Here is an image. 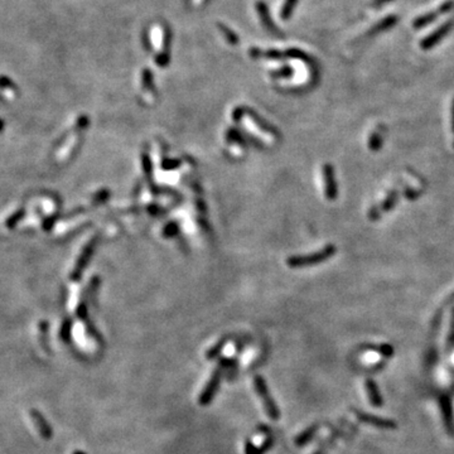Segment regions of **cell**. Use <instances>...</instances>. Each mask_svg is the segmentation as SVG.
<instances>
[{
	"mask_svg": "<svg viewBox=\"0 0 454 454\" xmlns=\"http://www.w3.org/2000/svg\"><path fill=\"white\" fill-rule=\"evenodd\" d=\"M382 145V138L379 132H372L371 137L368 138V148L371 150H378Z\"/></svg>",
	"mask_w": 454,
	"mask_h": 454,
	"instance_id": "15",
	"label": "cell"
},
{
	"mask_svg": "<svg viewBox=\"0 0 454 454\" xmlns=\"http://www.w3.org/2000/svg\"><path fill=\"white\" fill-rule=\"evenodd\" d=\"M297 3H298V0H285V3H284L280 12V17L283 18V19H288V18L293 14Z\"/></svg>",
	"mask_w": 454,
	"mask_h": 454,
	"instance_id": "13",
	"label": "cell"
},
{
	"mask_svg": "<svg viewBox=\"0 0 454 454\" xmlns=\"http://www.w3.org/2000/svg\"><path fill=\"white\" fill-rule=\"evenodd\" d=\"M336 248L332 245L327 246L323 250L315 252V254L309 255V256H296L290 257L288 260V264L293 268H301V266H309V265L319 264L321 261H325V260L329 259L332 255H334Z\"/></svg>",
	"mask_w": 454,
	"mask_h": 454,
	"instance_id": "3",
	"label": "cell"
},
{
	"mask_svg": "<svg viewBox=\"0 0 454 454\" xmlns=\"http://www.w3.org/2000/svg\"><path fill=\"white\" fill-rule=\"evenodd\" d=\"M228 365H230V361L224 360L220 362L219 366H217L216 370H215V372L212 373L211 379H209L208 384H207V386L204 387L203 392L201 394V397H200L201 405H208L209 402L213 399L215 394H216L217 389H219V384H220V380H221L222 373H224L225 368H226Z\"/></svg>",
	"mask_w": 454,
	"mask_h": 454,
	"instance_id": "2",
	"label": "cell"
},
{
	"mask_svg": "<svg viewBox=\"0 0 454 454\" xmlns=\"http://www.w3.org/2000/svg\"><path fill=\"white\" fill-rule=\"evenodd\" d=\"M453 26H454V17L450 18L448 22L443 23L442 25L438 26L434 32H432V33L428 34L425 38L421 39L420 47L425 50L432 49L433 47L437 46V44L439 43L443 38H445V37L450 33V31L453 29Z\"/></svg>",
	"mask_w": 454,
	"mask_h": 454,
	"instance_id": "4",
	"label": "cell"
},
{
	"mask_svg": "<svg viewBox=\"0 0 454 454\" xmlns=\"http://www.w3.org/2000/svg\"><path fill=\"white\" fill-rule=\"evenodd\" d=\"M32 418H33V421L36 423V426L38 428L42 437H43L44 439H50V438H52V429L49 428L43 416H42L38 411L32 410Z\"/></svg>",
	"mask_w": 454,
	"mask_h": 454,
	"instance_id": "8",
	"label": "cell"
},
{
	"mask_svg": "<svg viewBox=\"0 0 454 454\" xmlns=\"http://www.w3.org/2000/svg\"><path fill=\"white\" fill-rule=\"evenodd\" d=\"M317 430H318V425H314V426H310V428H308L304 433H302V434L299 435V437L296 439L297 445L305 444V443H307L308 440H309L310 438H312L313 435H314V433L317 432Z\"/></svg>",
	"mask_w": 454,
	"mask_h": 454,
	"instance_id": "14",
	"label": "cell"
},
{
	"mask_svg": "<svg viewBox=\"0 0 454 454\" xmlns=\"http://www.w3.org/2000/svg\"><path fill=\"white\" fill-rule=\"evenodd\" d=\"M323 177H325V193L328 200H334L337 197V183L334 177V169L329 164H326L322 168Z\"/></svg>",
	"mask_w": 454,
	"mask_h": 454,
	"instance_id": "5",
	"label": "cell"
},
{
	"mask_svg": "<svg viewBox=\"0 0 454 454\" xmlns=\"http://www.w3.org/2000/svg\"><path fill=\"white\" fill-rule=\"evenodd\" d=\"M437 10L438 13H439V15L447 14V13L452 12V10H454V0H447V2L443 3Z\"/></svg>",
	"mask_w": 454,
	"mask_h": 454,
	"instance_id": "17",
	"label": "cell"
},
{
	"mask_svg": "<svg viewBox=\"0 0 454 454\" xmlns=\"http://www.w3.org/2000/svg\"><path fill=\"white\" fill-rule=\"evenodd\" d=\"M254 385H255V390H256L257 395L261 399L262 404H264V409L266 411V414L269 415L270 419L273 420H278L280 414H279V409L275 405V402L272 399L269 394V390H268L266 384H265L264 379L260 378V376H256L254 380Z\"/></svg>",
	"mask_w": 454,
	"mask_h": 454,
	"instance_id": "1",
	"label": "cell"
},
{
	"mask_svg": "<svg viewBox=\"0 0 454 454\" xmlns=\"http://www.w3.org/2000/svg\"><path fill=\"white\" fill-rule=\"evenodd\" d=\"M449 342H454V310H453V321H452V329H450Z\"/></svg>",
	"mask_w": 454,
	"mask_h": 454,
	"instance_id": "20",
	"label": "cell"
},
{
	"mask_svg": "<svg viewBox=\"0 0 454 454\" xmlns=\"http://www.w3.org/2000/svg\"><path fill=\"white\" fill-rule=\"evenodd\" d=\"M356 416H357L361 421H363V423L370 424V425H373V426H378V428H382V429L396 428V424H395V421L389 420V419L379 418V416H372L367 413H362V411H356Z\"/></svg>",
	"mask_w": 454,
	"mask_h": 454,
	"instance_id": "6",
	"label": "cell"
},
{
	"mask_svg": "<svg viewBox=\"0 0 454 454\" xmlns=\"http://www.w3.org/2000/svg\"><path fill=\"white\" fill-rule=\"evenodd\" d=\"M438 17H439V13H438V10H432V12L425 13V14H423V15H420V17L416 18V19L413 22V26L416 29L424 28V26L432 24L434 20H437Z\"/></svg>",
	"mask_w": 454,
	"mask_h": 454,
	"instance_id": "9",
	"label": "cell"
},
{
	"mask_svg": "<svg viewBox=\"0 0 454 454\" xmlns=\"http://www.w3.org/2000/svg\"><path fill=\"white\" fill-rule=\"evenodd\" d=\"M396 201H397V193L395 192V191H392V192L390 193V195L387 196L384 201H382L381 207H380V213L391 209L392 207H394V204L396 203Z\"/></svg>",
	"mask_w": 454,
	"mask_h": 454,
	"instance_id": "12",
	"label": "cell"
},
{
	"mask_svg": "<svg viewBox=\"0 0 454 454\" xmlns=\"http://www.w3.org/2000/svg\"><path fill=\"white\" fill-rule=\"evenodd\" d=\"M397 22H399V17L397 15H387L386 18H384V19L376 23L372 28H370V31L367 32V36H376V34L382 33V32L392 28Z\"/></svg>",
	"mask_w": 454,
	"mask_h": 454,
	"instance_id": "7",
	"label": "cell"
},
{
	"mask_svg": "<svg viewBox=\"0 0 454 454\" xmlns=\"http://www.w3.org/2000/svg\"><path fill=\"white\" fill-rule=\"evenodd\" d=\"M220 28H221V32L225 34V37H226L228 43L237 44L238 38H237V36H236V34L233 33L232 31H230V29H228L227 26H225V25H220Z\"/></svg>",
	"mask_w": 454,
	"mask_h": 454,
	"instance_id": "16",
	"label": "cell"
},
{
	"mask_svg": "<svg viewBox=\"0 0 454 454\" xmlns=\"http://www.w3.org/2000/svg\"><path fill=\"white\" fill-rule=\"evenodd\" d=\"M367 391H368V395H370L371 403H372L375 406H381L382 399L379 394L378 386H376L375 382L371 381V380H368L367 381Z\"/></svg>",
	"mask_w": 454,
	"mask_h": 454,
	"instance_id": "11",
	"label": "cell"
},
{
	"mask_svg": "<svg viewBox=\"0 0 454 454\" xmlns=\"http://www.w3.org/2000/svg\"><path fill=\"white\" fill-rule=\"evenodd\" d=\"M391 2H392V0H373V2L371 3V7L376 8V9H378V8L384 7V5L389 4V3H391Z\"/></svg>",
	"mask_w": 454,
	"mask_h": 454,
	"instance_id": "18",
	"label": "cell"
},
{
	"mask_svg": "<svg viewBox=\"0 0 454 454\" xmlns=\"http://www.w3.org/2000/svg\"><path fill=\"white\" fill-rule=\"evenodd\" d=\"M452 113H450V125H452V132L454 134V97L452 100Z\"/></svg>",
	"mask_w": 454,
	"mask_h": 454,
	"instance_id": "19",
	"label": "cell"
},
{
	"mask_svg": "<svg viewBox=\"0 0 454 454\" xmlns=\"http://www.w3.org/2000/svg\"><path fill=\"white\" fill-rule=\"evenodd\" d=\"M257 12H259L260 17H261V20H262V23H264V25L266 26L269 31H272V32L277 31V26L274 25L273 20L270 19L269 12H268V8L264 3H257Z\"/></svg>",
	"mask_w": 454,
	"mask_h": 454,
	"instance_id": "10",
	"label": "cell"
}]
</instances>
